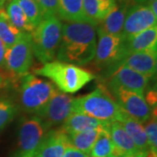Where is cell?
Here are the masks:
<instances>
[{
	"label": "cell",
	"instance_id": "1",
	"mask_svg": "<svg viewBox=\"0 0 157 157\" xmlns=\"http://www.w3.org/2000/svg\"><path fill=\"white\" fill-rule=\"evenodd\" d=\"M97 45L96 26L88 23H66L62 25L57 60L85 66L94 59Z\"/></svg>",
	"mask_w": 157,
	"mask_h": 157
},
{
	"label": "cell",
	"instance_id": "32",
	"mask_svg": "<svg viewBox=\"0 0 157 157\" xmlns=\"http://www.w3.org/2000/svg\"><path fill=\"white\" fill-rule=\"evenodd\" d=\"M6 46L3 43V41L0 39V67H4L5 64V55H6Z\"/></svg>",
	"mask_w": 157,
	"mask_h": 157
},
{
	"label": "cell",
	"instance_id": "33",
	"mask_svg": "<svg viewBox=\"0 0 157 157\" xmlns=\"http://www.w3.org/2000/svg\"><path fill=\"white\" fill-rule=\"evenodd\" d=\"M121 157H147V153L142 151H137L135 152V153L126 154Z\"/></svg>",
	"mask_w": 157,
	"mask_h": 157
},
{
	"label": "cell",
	"instance_id": "13",
	"mask_svg": "<svg viewBox=\"0 0 157 157\" xmlns=\"http://www.w3.org/2000/svg\"><path fill=\"white\" fill-rule=\"evenodd\" d=\"M149 78L125 67H119L113 72L107 85L122 86L144 96V91L148 84Z\"/></svg>",
	"mask_w": 157,
	"mask_h": 157
},
{
	"label": "cell",
	"instance_id": "18",
	"mask_svg": "<svg viewBox=\"0 0 157 157\" xmlns=\"http://www.w3.org/2000/svg\"><path fill=\"white\" fill-rule=\"evenodd\" d=\"M119 121L122 124L124 129L134 141L137 149L140 151L147 153L148 145H147V140L143 123H141L134 118L130 117L125 112L121 115Z\"/></svg>",
	"mask_w": 157,
	"mask_h": 157
},
{
	"label": "cell",
	"instance_id": "9",
	"mask_svg": "<svg viewBox=\"0 0 157 157\" xmlns=\"http://www.w3.org/2000/svg\"><path fill=\"white\" fill-rule=\"evenodd\" d=\"M73 97L56 90L45 107L36 115L43 121L47 129L62 125L73 113Z\"/></svg>",
	"mask_w": 157,
	"mask_h": 157
},
{
	"label": "cell",
	"instance_id": "39",
	"mask_svg": "<svg viewBox=\"0 0 157 157\" xmlns=\"http://www.w3.org/2000/svg\"><path fill=\"white\" fill-rule=\"evenodd\" d=\"M3 83H4V79H3V77H2V75L0 74V88L2 87V86H3Z\"/></svg>",
	"mask_w": 157,
	"mask_h": 157
},
{
	"label": "cell",
	"instance_id": "23",
	"mask_svg": "<svg viewBox=\"0 0 157 157\" xmlns=\"http://www.w3.org/2000/svg\"><path fill=\"white\" fill-rule=\"evenodd\" d=\"M6 11L11 22L18 30L26 33H31L33 31L34 27L16 0H11L6 6Z\"/></svg>",
	"mask_w": 157,
	"mask_h": 157
},
{
	"label": "cell",
	"instance_id": "31",
	"mask_svg": "<svg viewBox=\"0 0 157 157\" xmlns=\"http://www.w3.org/2000/svg\"><path fill=\"white\" fill-rule=\"evenodd\" d=\"M156 91L155 90H150L146 94V99L145 101L147 103V105L150 107V106H155L156 105Z\"/></svg>",
	"mask_w": 157,
	"mask_h": 157
},
{
	"label": "cell",
	"instance_id": "36",
	"mask_svg": "<svg viewBox=\"0 0 157 157\" xmlns=\"http://www.w3.org/2000/svg\"><path fill=\"white\" fill-rule=\"evenodd\" d=\"M157 0H154L153 2H151L149 5H148V7L150 8V10L152 11V12L157 16Z\"/></svg>",
	"mask_w": 157,
	"mask_h": 157
},
{
	"label": "cell",
	"instance_id": "10",
	"mask_svg": "<svg viewBox=\"0 0 157 157\" xmlns=\"http://www.w3.org/2000/svg\"><path fill=\"white\" fill-rule=\"evenodd\" d=\"M48 129L37 115L25 119L18 130L19 154H35Z\"/></svg>",
	"mask_w": 157,
	"mask_h": 157
},
{
	"label": "cell",
	"instance_id": "27",
	"mask_svg": "<svg viewBox=\"0 0 157 157\" xmlns=\"http://www.w3.org/2000/svg\"><path fill=\"white\" fill-rule=\"evenodd\" d=\"M18 112V107L8 99L0 100V131L6 128L15 118Z\"/></svg>",
	"mask_w": 157,
	"mask_h": 157
},
{
	"label": "cell",
	"instance_id": "24",
	"mask_svg": "<svg viewBox=\"0 0 157 157\" xmlns=\"http://www.w3.org/2000/svg\"><path fill=\"white\" fill-rule=\"evenodd\" d=\"M101 130L102 129H96L68 135L70 146L90 155V151Z\"/></svg>",
	"mask_w": 157,
	"mask_h": 157
},
{
	"label": "cell",
	"instance_id": "12",
	"mask_svg": "<svg viewBox=\"0 0 157 157\" xmlns=\"http://www.w3.org/2000/svg\"><path fill=\"white\" fill-rule=\"evenodd\" d=\"M70 146L69 136L60 128L46 132L45 137L35 152L37 157H62Z\"/></svg>",
	"mask_w": 157,
	"mask_h": 157
},
{
	"label": "cell",
	"instance_id": "15",
	"mask_svg": "<svg viewBox=\"0 0 157 157\" xmlns=\"http://www.w3.org/2000/svg\"><path fill=\"white\" fill-rule=\"evenodd\" d=\"M110 123L97 120L82 113L73 112L66 121L62 124L61 128L67 134L81 133L96 129L108 128Z\"/></svg>",
	"mask_w": 157,
	"mask_h": 157
},
{
	"label": "cell",
	"instance_id": "38",
	"mask_svg": "<svg viewBox=\"0 0 157 157\" xmlns=\"http://www.w3.org/2000/svg\"><path fill=\"white\" fill-rule=\"evenodd\" d=\"M9 0H0V10L4 8V6Z\"/></svg>",
	"mask_w": 157,
	"mask_h": 157
},
{
	"label": "cell",
	"instance_id": "30",
	"mask_svg": "<svg viewBox=\"0 0 157 157\" xmlns=\"http://www.w3.org/2000/svg\"><path fill=\"white\" fill-rule=\"evenodd\" d=\"M62 157H90V155L73 147H68Z\"/></svg>",
	"mask_w": 157,
	"mask_h": 157
},
{
	"label": "cell",
	"instance_id": "6",
	"mask_svg": "<svg viewBox=\"0 0 157 157\" xmlns=\"http://www.w3.org/2000/svg\"><path fill=\"white\" fill-rule=\"evenodd\" d=\"M99 39L96 45L94 63L99 68L117 69L121 62L130 55L127 39L122 34H107L96 29Z\"/></svg>",
	"mask_w": 157,
	"mask_h": 157
},
{
	"label": "cell",
	"instance_id": "20",
	"mask_svg": "<svg viewBox=\"0 0 157 157\" xmlns=\"http://www.w3.org/2000/svg\"><path fill=\"white\" fill-rule=\"evenodd\" d=\"M128 6L117 5L98 25L97 30L107 34H121Z\"/></svg>",
	"mask_w": 157,
	"mask_h": 157
},
{
	"label": "cell",
	"instance_id": "29",
	"mask_svg": "<svg viewBox=\"0 0 157 157\" xmlns=\"http://www.w3.org/2000/svg\"><path fill=\"white\" fill-rule=\"evenodd\" d=\"M42 12L43 18L56 16L58 11V0H35Z\"/></svg>",
	"mask_w": 157,
	"mask_h": 157
},
{
	"label": "cell",
	"instance_id": "35",
	"mask_svg": "<svg viewBox=\"0 0 157 157\" xmlns=\"http://www.w3.org/2000/svg\"><path fill=\"white\" fill-rule=\"evenodd\" d=\"M154 0H133L134 5H140V6H148Z\"/></svg>",
	"mask_w": 157,
	"mask_h": 157
},
{
	"label": "cell",
	"instance_id": "11",
	"mask_svg": "<svg viewBox=\"0 0 157 157\" xmlns=\"http://www.w3.org/2000/svg\"><path fill=\"white\" fill-rule=\"evenodd\" d=\"M157 16H155L148 6L134 5L127 11L124 21L122 35L129 39L147 29L155 26Z\"/></svg>",
	"mask_w": 157,
	"mask_h": 157
},
{
	"label": "cell",
	"instance_id": "26",
	"mask_svg": "<svg viewBox=\"0 0 157 157\" xmlns=\"http://www.w3.org/2000/svg\"><path fill=\"white\" fill-rule=\"evenodd\" d=\"M34 28L43 20V15L35 0H16Z\"/></svg>",
	"mask_w": 157,
	"mask_h": 157
},
{
	"label": "cell",
	"instance_id": "8",
	"mask_svg": "<svg viewBox=\"0 0 157 157\" xmlns=\"http://www.w3.org/2000/svg\"><path fill=\"white\" fill-rule=\"evenodd\" d=\"M31 34L25 33L22 39L7 48L4 67L14 76L25 75L33 64Z\"/></svg>",
	"mask_w": 157,
	"mask_h": 157
},
{
	"label": "cell",
	"instance_id": "16",
	"mask_svg": "<svg viewBox=\"0 0 157 157\" xmlns=\"http://www.w3.org/2000/svg\"><path fill=\"white\" fill-rule=\"evenodd\" d=\"M117 6L115 0H83L85 15L90 24L97 26Z\"/></svg>",
	"mask_w": 157,
	"mask_h": 157
},
{
	"label": "cell",
	"instance_id": "4",
	"mask_svg": "<svg viewBox=\"0 0 157 157\" xmlns=\"http://www.w3.org/2000/svg\"><path fill=\"white\" fill-rule=\"evenodd\" d=\"M62 25L56 16L46 17L30 33L33 55L41 63L46 64L55 59L61 40Z\"/></svg>",
	"mask_w": 157,
	"mask_h": 157
},
{
	"label": "cell",
	"instance_id": "3",
	"mask_svg": "<svg viewBox=\"0 0 157 157\" xmlns=\"http://www.w3.org/2000/svg\"><path fill=\"white\" fill-rule=\"evenodd\" d=\"M73 112L82 113L102 121H119L124 111L112 97L110 92L99 86L86 95L74 98Z\"/></svg>",
	"mask_w": 157,
	"mask_h": 157
},
{
	"label": "cell",
	"instance_id": "37",
	"mask_svg": "<svg viewBox=\"0 0 157 157\" xmlns=\"http://www.w3.org/2000/svg\"><path fill=\"white\" fill-rule=\"evenodd\" d=\"M16 157H37L35 154H18Z\"/></svg>",
	"mask_w": 157,
	"mask_h": 157
},
{
	"label": "cell",
	"instance_id": "2",
	"mask_svg": "<svg viewBox=\"0 0 157 157\" xmlns=\"http://www.w3.org/2000/svg\"><path fill=\"white\" fill-rule=\"evenodd\" d=\"M34 73L50 78L59 90L65 94H75L96 78L89 71L59 60L48 62L36 69Z\"/></svg>",
	"mask_w": 157,
	"mask_h": 157
},
{
	"label": "cell",
	"instance_id": "17",
	"mask_svg": "<svg viewBox=\"0 0 157 157\" xmlns=\"http://www.w3.org/2000/svg\"><path fill=\"white\" fill-rule=\"evenodd\" d=\"M59 18L67 23H88L83 9V0H58Z\"/></svg>",
	"mask_w": 157,
	"mask_h": 157
},
{
	"label": "cell",
	"instance_id": "22",
	"mask_svg": "<svg viewBox=\"0 0 157 157\" xmlns=\"http://www.w3.org/2000/svg\"><path fill=\"white\" fill-rule=\"evenodd\" d=\"M26 33H23L14 26L7 16L6 10H0V39L6 48H9L17 43Z\"/></svg>",
	"mask_w": 157,
	"mask_h": 157
},
{
	"label": "cell",
	"instance_id": "14",
	"mask_svg": "<svg viewBox=\"0 0 157 157\" xmlns=\"http://www.w3.org/2000/svg\"><path fill=\"white\" fill-rule=\"evenodd\" d=\"M157 50L144 51L131 53L127 57L120 67L134 70L147 78H151L156 73Z\"/></svg>",
	"mask_w": 157,
	"mask_h": 157
},
{
	"label": "cell",
	"instance_id": "21",
	"mask_svg": "<svg viewBox=\"0 0 157 157\" xmlns=\"http://www.w3.org/2000/svg\"><path fill=\"white\" fill-rule=\"evenodd\" d=\"M109 134L114 147L123 155L140 151L137 149L134 141L124 129L120 121H113L109 126Z\"/></svg>",
	"mask_w": 157,
	"mask_h": 157
},
{
	"label": "cell",
	"instance_id": "5",
	"mask_svg": "<svg viewBox=\"0 0 157 157\" xmlns=\"http://www.w3.org/2000/svg\"><path fill=\"white\" fill-rule=\"evenodd\" d=\"M23 76L20 86L21 106L25 112L37 114L56 92L55 85L33 74L26 73Z\"/></svg>",
	"mask_w": 157,
	"mask_h": 157
},
{
	"label": "cell",
	"instance_id": "34",
	"mask_svg": "<svg viewBox=\"0 0 157 157\" xmlns=\"http://www.w3.org/2000/svg\"><path fill=\"white\" fill-rule=\"evenodd\" d=\"M115 2L117 3V5H121V6H134L133 4V0H115Z\"/></svg>",
	"mask_w": 157,
	"mask_h": 157
},
{
	"label": "cell",
	"instance_id": "7",
	"mask_svg": "<svg viewBox=\"0 0 157 157\" xmlns=\"http://www.w3.org/2000/svg\"><path fill=\"white\" fill-rule=\"evenodd\" d=\"M110 94L120 107L130 117L145 123L150 118L152 111L144 96L115 85H107Z\"/></svg>",
	"mask_w": 157,
	"mask_h": 157
},
{
	"label": "cell",
	"instance_id": "19",
	"mask_svg": "<svg viewBox=\"0 0 157 157\" xmlns=\"http://www.w3.org/2000/svg\"><path fill=\"white\" fill-rule=\"evenodd\" d=\"M129 53L144 51L157 50V26H153L127 39Z\"/></svg>",
	"mask_w": 157,
	"mask_h": 157
},
{
	"label": "cell",
	"instance_id": "25",
	"mask_svg": "<svg viewBox=\"0 0 157 157\" xmlns=\"http://www.w3.org/2000/svg\"><path fill=\"white\" fill-rule=\"evenodd\" d=\"M109 128L102 129L90 151L91 157H113L114 145L109 134Z\"/></svg>",
	"mask_w": 157,
	"mask_h": 157
},
{
	"label": "cell",
	"instance_id": "28",
	"mask_svg": "<svg viewBox=\"0 0 157 157\" xmlns=\"http://www.w3.org/2000/svg\"><path fill=\"white\" fill-rule=\"evenodd\" d=\"M144 126L146 133L148 151L147 153L157 155V122L156 116L151 117L147 121Z\"/></svg>",
	"mask_w": 157,
	"mask_h": 157
}]
</instances>
